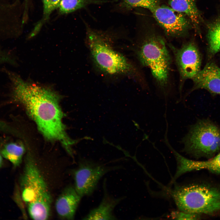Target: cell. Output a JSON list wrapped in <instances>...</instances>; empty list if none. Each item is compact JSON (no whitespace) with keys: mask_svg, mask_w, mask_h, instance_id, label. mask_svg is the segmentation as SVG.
Listing matches in <instances>:
<instances>
[{"mask_svg":"<svg viewBox=\"0 0 220 220\" xmlns=\"http://www.w3.org/2000/svg\"><path fill=\"white\" fill-rule=\"evenodd\" d=\"M7 73L13 97L24 106L44 136L49 140L61 141L69 151L72 142L62 123L63 114L57 95L49 89L25 81L16 74L8 71Z\"/></svg>","mask_w":220,"mask_h":220,"instance_id":"6da1fadb","label":"cell"},{"mask_svg":"<svg viewBox=\"0 0 220 220\" xmlns=\"http://www.w3.org/2000/svg\"><path fill=\"white\" fill-rule=\"evenodd\" d=\"M86 40L93 61L102 71L110 75H124L137 78V68L122 54L113 47L117 36V29H96L85 22Z\"/></svg>","mask_w":220,"mask_h":220,"instance_id":"7a4b0ae2","label":"cell"},{"mask_svg":"<svg viewBox=\"0 0 220 220\" xmlns=\"http://www.w3.org/2000/svg\"><path fill=\"white\" fill-rule=\"evenodd\" d=\"M136 50L137 58L149 69L163 94L167 96L171 71V58L164 40L155 34L144 36Z\"/></svg>","mask_w":220,"mask_h":220,"instance_id":"3957f363","label":"cell"},{"mask_svg":"<svg viewBox=\"0 0 220 220\" xmlns=\"http://www.w3.org/2000/svg\"><path fill=\"white\" fill-rule=\"evenodd\" d=\"M183 151L196 158H211L220 151V127L208 118L190 125L182 139Z\"/></svg>","mask_w":220,"mask_h":220,"instance_id":"277c9868","label":"cell"},{"mask_svg":"<svg viewBox=\"0 0 220 220\" xmlns=\"http://www.w3.org/2000/svg\"><path fill=\"white\" fill-rule=\"evenodd\" d=\"M171 195L182 211L210 214L220 210V190L215 188L193 185L176 188Z\"/></svg>","mask_w":220,"mask_h":220,"instance_id":"5b68a950","label":"cell"},{"mask_svg":"<svg viewBox=\"0 0 220 220\" xmlns=\"http://www.w3.org/2000/svg\"><path fill=\"white\" fill-rule=\"evenodd\" d=\"M20 184L22 199L27 206H51L52 197L37 164L27 160Z\"/></svg>","mask_w":220,"mask_h":220,"instance_id":"8992f818","label":"cell"},{"mask_svg":"<svg viewBox=\"0 0 220 220\" xmlns=\"http://www.w3.org/2000/svg\"><path fill=\"white\" fill-rule=\"evenodd\" d=\"M120 168L119 166H108L91 160L85 161L74 172V188L81 197L90 196L105 175Z\"/></svg>","mask_w":220,"mask_h":220,"instance_id":"52a82bcc","label":"cell"},{"mask_svg":"<svg viewBox=\"0 0 220 220\" xmlns=\"http://www.w3.org/2000/svg\"><path fill=\"white\" fill-rule=\"evenodd\" d=\"M168 46L172 51L179 75L180 95L186 80L193 79L200 71L201 58L200 52L193 42H185L179 48L170 44Z\"/></svg>","mask_w":220,"mask_h":220,"instance_id":"ba28073f","label":"cell"},{"mask_svg":"<svg viewBox=\"0 0 220 220\" xmlns=\"http://www.w3.org/2000/svg\"><path fill=\"white\" fill-rule=\"evenodd\" d=\"M153 17L168 35L181 37L186 34L191 21L184 14L170 7L158 6L152 12Z\"/></svg>","mask_w":220,"mask_h":220,"instance_id":"9c48e42d","label":"cell"},{"mask_svg":"<svg viewBox=\"0 0 220 220\" xmlns=\"http://www.w3.org/2000/svg\"><path fill=\"white\" fill-rule=\"evenodd\" d=\"M192 80L193 87L185 97L199 89H204L213 95H220V68L215 63H207Z\"/></svg>","mask_w":220,"mask_h":220,"instance_id":"30bf717a","label":"cell"},{"mask_svg":"<svg viewBox=\"0 0 220 220\" xmlns=\"http://www.w3.org/2000/svg\"><path fill=\"white\" fill-rule=\"evenodd\" d=\"M178 167L176 175L179 177L187 172L195 170H206L220 174V152L207 160L199 161L190 160L179 153L175 156Z\"/></svg>","mask_w":220,"mask_h":220,"instance_id":"8fae6325","label":"cell"},{"mask_svg":"<svg viewBox=\"0 0 220 220\" xmlns=\"http://www.w3.org/2000/svg\"><path fill=\"white\" fill-rule=\"evenodd\" d=\"M81 198L74 187L65 189L55 203L56 210L59 216L64 219L73 220Z\"/></svg>","mask_w":220,"mask_h":220,"instance_id":"7c38bea8","label":"cell"},{"mask_svg":"<svg viewBox=\"0 0 220 220\" xmlns=\"http://www.w3.org/2000/svg\"><path fill=\"white\" fill-rule=\"evenodd\" d=\"M104 185L103 197L98 206L91 210L84 217V220H116L117 218L114 214L116 207L124 197L115 198L107 192Z\"/></svg>","mask_w":220,"mask_h":220,"instance_id":"4fadbf2b","label":"cell"},{"mask_svg":"<svg viewBox=\"0 0 220 220\" xmlns=\"http://www.w3.org/2000/svg\"><path fill=\"white\" fill-rule=\"evenodd\" d=\"M159 5V0H120L115 2L111 9L112 13L123 14L130 13L134 9L142 8L151 12Z\"/></svg>","mask_w":220,"mask_h":220,"instance_id":"5bb4252c","label":"cell"},{"mask_svg":"<svg viewBox=\"0 0 220 220\" xmlns=\"http://www.w3.org/2000/svg\"><path fill=\"white\" fill-rule=\"evenodd\" d=\"M170 7L174 10L185 15L195 27L201 20V16L195 0H169Z\"/></svg>","mask_w":220,"mask_h":220,"instance_id":"9a60e30c","label":"cell"},{"mask_svg":"<svg viewBox=\"0 0 220 220\" xmlns=\"http://www.w3.org/2000/svg\"><path fill=\"white\" fill-rule=\"evenodd\" d=\"M118 0H61L58 8L61 14L68 13L93 5L114 3Z\"/></svg>","mask_w":220,"mask_h":220,"instance_id":"2e32d148","label":"cell"},{"mask_svg":"<svg viewBox=\"0 0 220 220\" xmlns=\"http://www.w3.org/2000/svg\"><path fill=\"white\" fill-rule=\"evenodd\" d=\"M2 157L10 161L15 167L20 164L25 152L24 146L16 143L6 145L0 151Z\"/></svg>","mask_w":220,"mask_h":220,"instance_id":"e0dca14e","label":"cell"},{"mask_svg":"<svg viewBox=\"0 0 220 220\" xmlns=\"http://www.w3.org/2000/svg\"><path fill=\"white\" fill-rule=\"evenodd\" d=\"M207 37L209 52L213 56L220 52V17L209 24Z\"/></svg>","mask_w":220,"mask_h":220,"instance_id":"ac0fdd59","label":"cell"},{"mask_svg":"<svg viewBox=\"0 0 220 220\" xmlns=\"http://www.w3.org/2000/svg\"><path fill=\"white\" fill-rule=\"evenodd\" d=\"M42 1L43 6V17L35 27L31 34L33 36L39 31L43 24L48 19L51 13L58 8L61 0H42Z\"/></svg>","mask_w":220,"mask_h":220,"instance_id":"d6986e66","label":"cell"},{"mask_svg":"<svg viewBox=\"0 0 220 220\" xmlns=\"http://www.w3.org/2000/svg\"><path fill=\"white\" fill-rule=\"evenodd\" d=\"M182 212H175L172 214V217L178 220H193L198 219V214Z\"/></svg>","mask_w":220,"mask_h":220,"instance_id":"ffe728a7","label":"cell"},{"mask_svg":"<svg viewBox=\"0 0 220 220\" xmlns=\"http://www.w3.org/2000/svg\"><path fill=\"white\" fill-rule=\"evenodd\" d=\"M14 61L12 55L0 46V64H14Z\"/></svg>","mask_w":220,"mask_h":220,"instance_id":"44dd1931","label":"cell"},{"mask_svg":"<svg viewBox=\"0 0 220 220\" xmlns=\"http://www.w3.org/2000/svg\"><path fill=\"white\" fill-rule=\"evenodd\" d=\"M0 151H0V168L2 167L3 164V157L1 155Z\"/></svg>","mask_w":220,"mask_h":220,"instance_id":"7402d4cb","label":"cell"},{"mask_svg":"<svg viewBox=\"0 0 220 220\" xmlns=\"http://www.w3.org/2000/svg\"><path fill=\"white\" fill-rule=\"evenodd\" d=\"M28 0H25L26 5H27V3H28Z\"/></svg>","mask_w":220,"mask_h":220,"instance_id":"603a6c76","label":"cell"}]
</instances>
